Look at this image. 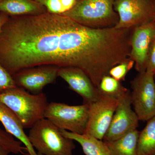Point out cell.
<instances>
[{
    "label": "cell",
    "mask_w": 155,
    "mask_h": 155,
    "mask_svg": "<svg viewBox=\"0 0 155 155\" xmlns=\"http://www.w3.org/2000/svg\"><path fill=\"white\" fill-rule=\"evenodd\" d=\"M94 28L46 12L9 17L0 34V63L11 75L22 69L53 65L84 71L95 54Z\"/></svg>",
    "instance_id": "6da1fadb"
},
{
    "label": "cell",
    "mask_w": 155,
    "mask_h": 155,
    "mask_svg": "<svg viewBox=\"0 0 155 155\" xmlns=\"http://www.w3.org/2000/svg\"><path fill=\"white\" fill-rule=\"evenodd\" d=\"M0 101L13 111L24 128H30L38 121L44 118L48 104L43 93L31 94L17 87L0 94Z\"/></svg>",
    "instance_id": "7a4b0ae2"
},
{
    "label": "cell",
    "mask_w": 155,
    "mask_h": 155,
    "mask_svg": "<svg viewBox=\"0 0 155 155\" xmlns=\"http://www.w3.org/2000/svg\"><path fill=\"white\" fill-rule=\"evenodd\" d=\"M115 0H78L75 7L62 14L90 28L115 27L119 21L114 8Z\"/></svg>",
    "instance_id": "3957f363"
},
{
    "label": "cell",
    "mask_w": 155,
    "mask_h": 155,
    "mask_svg": "<svg viewBox=\"0 0 155 155\" xmlns=\"http://www.w3.org/2000/svg\"><path fill=\"white\" fill-rule=\"evenodd\" d=\"M28 137L38 153L42 155H73L74 140L67 138L48 119L43 118L30 128Z\"/></svg>",
    "instance_id": "277c9868"
},
{
    "label": "cell",
    "mask_w": 155,
    "mask_h": 155,
    "mask_svg": "<svg viewBox=\"0 0 155 155\" xmlns=\"http://www.w3.org/2000/svg\"><path fill=\"white\" fill-rule=\"evenodd\" d=\"M89 116V106H70L64 103L51 102L46 108L44 118L60 130L82 134L86 131Z\"/></svg>",
    "instance_id": "5b68a950"
},
{
    "label": "cell",
    "mask_w": 155,
    "mask_h": 155,
    "mask_svg": "<svg viewBox=\"0 0 155 155\" xmlns=\"http://www.w3.org/2000/svg\"><path fill=\"white\" fill-rule=\"evenodd\" d=\"M131 103L139 121H148L155 116L154 73H138L130 82Z\"/></svg>",
    "instance_id": "8992f818"
},
{
    "label": "cell",
    "mask_w": 155,
    "mask_h": 155,
    "mask_svg": "<svg viewBox=\"0 0 155 155\" xmlns=\"http://www.w3.org/2000/svg\"><path fill=\"white\" fill-rule=\"evenodd\" d=\"M119 20L118 28H133L155 20L154 0H115Z\"/></svg>",
    "instance_id": "52a82bcc"
},
{
    "label": "cell",
    "mask_w": 155,
    "mask_h": 155,
    "mask_svg": "<svg viewBox=\"0 0 155 155\" xmlns=\"http://www.w3.org/2000/svg\"><path fill=\"white\" fill-rule=\"evenodd\" d=\"M118 104V100L101 94L89 106L88 122L85 134L103 140L110 125Z\"/></svg>",
    "instance_id": "ba28073f"
},
{
    "label": "cell",
    "mask_w": 155,
    "mask_h": 155,
    "mask_svg": "<svg viewBox=\"0 0 155 155\" xmlns=\"http://www.w3.org/2000/svg\"><path fill=\"white\" fill-rule=\"evenodd\" d=\"M117 100L118 104L110 125L103 139L105 142L120 138L138 126L139 120L131 108L130 91Z\"/></svg>",
    "instance_id": "9c48e42d"
},
{
    "label": "cell",
    "mask_w": 155,
    "mask_h": 155,
    "mask_svg": "<svg viewBox=\"0 0 155 155\" xmlns=\"http://www.w3.org/2000/svg\"><path fill=\"white\" fill-rule=\"evenodd\" d=\"M59 68L53 65L30 67L19 70L12 76L17 87L37 94L55 82Z\"/></svg>",
    "instance_id": "30bf717a"
},
{
    "label": "cell",
    "mask_w": 155,
    "mask_h": 155,
    "mask_svg": "<svg viewBox=\"0 0 155 155\" xmlns=\"http://www.w3.org/2000/svg\"><path fill=\"white\" fill-rule=\"evenodd\" d=\"M155 36V20L132 29L129 58L134 61L138 73L146 71L149 50Z\"/></svg>",
    "instance_id": "8fae6325"
},
{
    "label": "cell",
    "mask_w": 155,
    "mask_h": 155,
    "mask_svg": "<svg viewBox=\"0 0 155 155\" xmlns=\"http://www.w3.org/2000/svg\"><path fill=\"white\" fill-rule=\"evenodd\" d=\"M58 76L65 81L69 88L83 98L84 104H90L101 96L97 87L95 86L88 75L80 68L75 67L59 68Z\"/></svg>",
    "instance_id": "7c38bea8"
},
{
    "label": "cell",
    "mask_w": 155,
    "mask_h": 155,
    "mask_svg": "<svg viewBox=\"0 0 155 155\" xmlns=\"http://www.w3.org/2000/svg\"><path fill=\"white\" fill-rule=\"evenodd\" d=\"M0 122L6 131L24 144L27 151L26 155H38L31 143L28 136L17 116L11 109L0 101Z\"/></svg>",
    "instance_id": "4fadbf2b"
},
{
    "label": "cell",
    "mask_w": 155,
    "mask_h": 155,
    "mask_svg": "<svg viewBox=\"0 0 155 155\" xmlns=\"http://www.w3.org/2000/svg\"><path fill=\"white\" fill-rule=\"evenodd\" d=\"M0 12L12 17L39 15L47 11L34 0H3L0 3Z\"/></svg>",
    "instance_id": "5bb4252c"
},
{
    "label": "cell",
    "mask_w": 155,
    "mask_h": 155,
    "mask_svg": "<svg viewBox=\"0 0 155 155\" xmlns=\"http://www.w3.org/2000/svg\"><path fill=\"white\" fill-rule=\"evenodd\" d=\"M64 136L78 143L86 155H111L106 143L92 136L60 130Z\"/></svg>",
    "instance_id": "9a60e30c"
},
{
    "label": "cell",
    "mask_w": 155,
    "mask_h": 155,
    "mask_svg": "<svg viewBox=\"0 0 155 155\" xmlns=\"http://www.w3.org/2000/svg\"><path fill=\"white\" fill-rule=\"evenodd\" d=\"M139 133L134 129L120 138L105 142L111 155H137Z\"/></svg>",
    "instance_id": "2e32d148"
},
{
    "label": "cell",
    "mask_w": 155,
    "mask_h": 155,
    "mask_svg": "<svg viewBox=\"0 0 155 155\" xmlns=\"http://www.w3.org/2000/svg\"><path fill=\"white\" fill-rule=\"evenodd\" d=\"M137 155H155V116L147 121L140 132Z\"/></svg>",
    "instance_id": "e0dca14e"
},
{
    "label": "cell",
    "mask_w": 155,
    "mask_h": 155,
    "mask_svg": "<svg viewBox=\"0 0 155 155\" xmlns=\"http://www.w3.org/2000/svg\"><path fill=\"white\" fill-rule=\"evenodd\" d=\"M97 88L101 94L113 97L116 99L129 90L123 86L120 81L110 75H106L102 78Z\"/></svg>",
    "instance_id": "ac0fdd59"
},
{
    "label": "cell",
    "mask_w": 155,
    "mask_h": 155,
    "mask_svg": "<svg viewBox=\"0 0 155 155\" xmlns=\"http://www.w3.org/2000/svg\"><path fill=\"white\" fill-rule=\"evenodd\" d=\"M22 143L11 134L0 128V144L10 153H24Z\"/></svg>",
    "instance_id": "d6986e66"
},
{
    "label": "cell",
    "mask_w": 155,
    "mask_h": 155,
    "mask_svg": "<svg viewBox=\"0 0 155 155\" xmlns=\"http://www.w3.org/2000/svg\"><path fill=\"white\" fill-rule=\"evenodd\" d=\"M134 62L129 58L113 67L109 71V75L118 81H124L128 72L133 68Z\"/></svg>",
    "instance_id": "ffe728a7"
},
{
    "label": "cell",
    "mask_w": 155,
    "mask_h": 155,
    "mask_svg": "<svg viewBox=\"0 0 155 155\" xmlns=\"http://www.w3.org/2000/svg\"><path fill=\"white\" fill-rule=\"evenodd\" d=\"M17 87L12 75L0 63V94Z\"/></svg>",
    "instance_id": "44dd1931"
},
{
    "label": "cell",
    "mask_w": 155,
    "mask_h": 155,
    "mask_svg": "<svg viewBox=\"0 0 155 155\" xmlns=\"http://www.w3.org/2000/svg\"><path fill=\"white\" fill-rule=\"evenodd\" d=\"M45 7L48 12L51 14H62L66 13L62 5V0H34Z\"/></svg>",
    "instance_id": "7402d4cb"
},
{
    "label": "cell",
    "mask_w": 155,
    "mask_h": 155,
    "mask_svg": "<svg viewBox=\"0 0 155 155\" xmlns=\"http://www.w3.org/2000/svg\"><path fill=\"white\" fill-rule=\"evenodd\" d=\"M146 71L153 73L155 72V36L153 40L149 50Z\"/></svg>",
    "instance_id": "603a6c76"
},
{
    "label": "cell",
    "mask_w": 155,
    "mask_h": 155,
    "mask_svg": "<svg viewBox=\"0 0 155 155\" xmlns=\"http://www.w3.org/2000/svg\"><path fill=\"white\" fill-rule=\"evenodd\" d=\"M9 17V16L8 14L2 12H0V34H1L3 25L8 19Z\"/></svg>",
    "instance_id": "cb8c5ba5"
},
{
    "label": "cell",
    "mask_w": 155,
    "mask_h": 155,
    "mask_svg": "<svg viewBox=\"0 0 155 155\" xmlns=\"http://www.w3.org/2000/svg\"><path fill=\"white\" fill-rule=\"evenodd\" d=\"M9 153H10L0 144V155H9Z\"/></svg>",
    "instance_id": "d4e9b609"
},
{
    "label": "cell",
    "mask_w": 155,
    "mask_h": 155,
    "mask_svg": "<svg viewBox=\"0 0 155 155\" xmlns=\"http://www.w3.org/2000/svg\"><path fill=\"white\" fill-rule=\"evenodd\" d=\"M3 1V0H0V3L2 2Z\"/></svg>",
    "instance_id": "484cf974"
},
{
    "label": "cell",
    "mask_w": 155,
    "mask_h": 155,
    "mask_svg": "<svg viewBox=\"0 0 155 155\" xmlns=\"http://www.w3.org/2000/svg\"><path fill=\"white\" fill-rule=\"evenodd\" d=\"M38 155H41V154H40V153H38Z\"/></svg>",
    "instance_id": "4316f807"
},
{
    "label": "cell",
    "mask_w": 155,
    "mask_h": 155,
    "mask_svg": "<svg viewBox=\"0 0 155 155\" xmlns=\"http://www.w3.org/2000/svg\"><path fill=\"white\" fill-rule=\"evenodd\" d=\"M154 78H155V72L154 73Z\"/></svg>",
    "instance_id": "83f0119b"
},
{
    "label": "cell",
    "mask_w": 155,
    "mask_h": 155,
    "mask_svg": "<svg viewBox=\"0 0 155 155\" xmlns=\"http://www.w3.org/2000/svg\"><path fill=\"white\" fill-rule=\"evenodd\" d=\"M154 1L155 3V0H154Z\"/></svg>",
    "instance_id": "f1b7e54d"
}]
</instances>
